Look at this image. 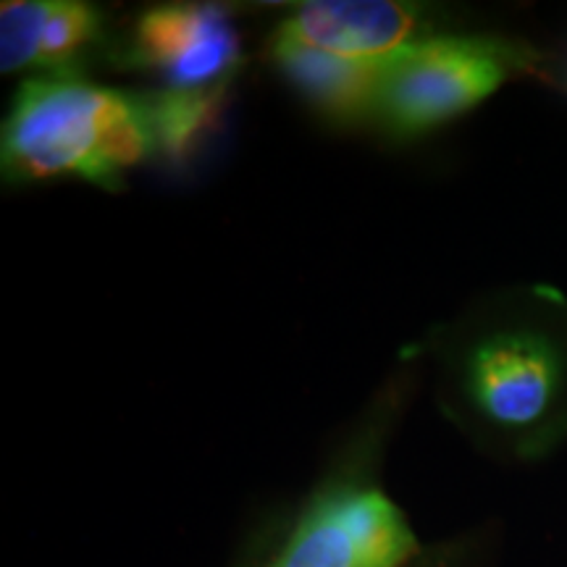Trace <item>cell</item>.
I'll return each instance as SVG.
<instances>
[{
	"label": "cell",
	"mask_w": 567,
	"mask_h": 567,
	"mask_svg": "<svg viewBox=\"0 0 567 567\" xmlns=\"http://www.w3.org/2000/svg\"><path fill=\"white\" fill-rule=\"evenodd\" d=\"M158 151L147 97L76 74L21 82L3 124L9 179H82L118 189L124 174Z\"/></svg>",
	"instance_id": "cell-1"
},
{
	"label": "cell",
	"mask_w": 567,
	"mask_h": 567,
	"mask_svg": "<svg viewBox=\"0 0 567 567\" xmlns=\"http://www.w3.org/2000/svg\"><path fill=\"white\" fill-rule=\"evenodd\" d=\"M450 389L486 429L515 442H538L563 413L565 352L536 326L484 331L450 360Z\"/></svg>",
	"instance_id": "cell-2"
},
{
	"label": "cell",
	"mask_w": 567,
	"mask_h": 567,
	"mask_svg": "<svg viewBox=\"0 0 567 567\" xmlns=\"http://www.w3.org/2000/svg\"><path fill=\"white\" fill-rule=\"evenodd\" d=\"M523 61L505 40L425 34L386 61L373 122L394 137H417L484 103Z\"/></svg>",
	"instance_id": "cell-3"
},
{
	"label": "cell",
	"mask_w": 567,
	"mask_h": 567,
	"mask_svg": "<svg viewBox=\"0 0 567 567\" xmlns=\"http://www.w3.org/2000/svg\"><path fill=\"white\" fill-rule=\"evenodd\" d=\"M415 551L405 515L384 494L342 488L305 513L276 567H402Z\"/></svg>",
	"instance_id": "cell-4"
},
{
	"label": "cell",
	"mask_w": 567,
	"mask_h": 567,
	"mask_svg": "<svg viewBox=\"0 0 567 567\" xmlns=\"http://www.w3.org/2000/svg\"><path fill=\"white\" fill-rule=\"evenodd\" d=\"M130 59L163 76L166 90H208L237 69L239 38L218 6H158L134 24Z\"/></svg>",
	"instance_id": "cell-5"
},
{
	"label": "cell",
	"mask_w": 567,
	"mask_h": 567,
	"mask_svg": "<svg viewBox=\"0 0 567 567\" xmlns=\"http://www.w3.org/2000/svg\"><path fill=\"white\" fill-rule=\"evenodd\" d=\"M276 34L354 61H389L425 38L421 13L392 0L302 3Z\"/></svg>",
	"instance_id": "cell-6"
},
{
	"label": "cell",
	"mask_w": 567,
	"mask_h": 567,
	"mask_svg": "<svg viewBox=\"0 0 567 567\" xmlns=\"http://www.w3.org/2000/svg\"><path fill=\"white\" fill-rule=\"evenodd\" d=\"M103 38V13L76 0H11L0 6V71L74 74Z\"/></svg>",
	"instance_id": "cell-7"
},
{
	"label": "cell",
	"mask_w": 567,
	"mask_h": 567,
	"mask_svg": "<svg viewBox=\"0 0 567 567\" xmlns=\"http://www.w3.org/2000/svg\"><path fill=\"white\" fill-rule=\"evenodd\" d=\"M271 59L316 109L339 122L373 118L386 61H354L274 34Z\"/></svg>",
	"instance_id": "cell-8"
},
{
	"label": "cell",
	"mask_w": 567,
	"mask_h": 567,
	"mask_svg": "<svg viewBox=\"0 0 567 567\" xmlns=\"http://www.w3.org/2000/svg\"><path fill=\"white\" fill-rule=\"evenodd\" d=\"M226 82L208 90H163L147 97L155 147L166 158L187 161L221 122L226 101Z\"/></svg>",
	"instance_id": "cell-9"
}]
</instances>
